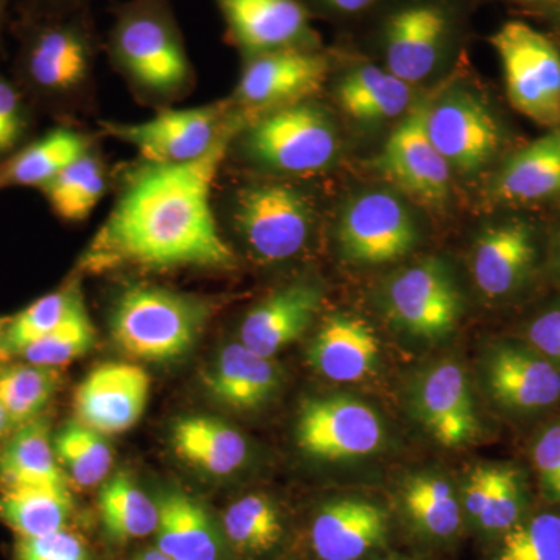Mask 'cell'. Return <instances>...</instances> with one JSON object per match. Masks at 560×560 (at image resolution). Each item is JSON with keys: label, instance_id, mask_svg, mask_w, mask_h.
Listing matches in <instances>:
<instances>
[{"label": "cell", "instance_id": "4dcf8cb0", "mask_svg": "<svg viewBox=\"0 0 560 560\" xmlns=\"http://www.w3.org/2000/svg\"><path fill=\"white\" fill-rule=\"evenodd\" d=\"M72 497L61 486H9L0 495V518L20 537H39L65 529Z\"/></svg>", "mask_w": 560, "mask_h": 560}, {"label": "cell", "instance_id": "8fae6325", "mask_svg": "<svg viewBox=\"0 0 560 560\" xmlns=\"http://www.w3.org/2000/svg\"><path fill=\"white\" fill-rule=\"evenodd\" d=\"M430 102H419L397 125L378 154L377 167L415 200L438 206L448 197L452 168L430 138Z\"/></svg>", "mask_w": 560, "mask_h": 560}, {"label": "cell", "instance_id": "f907efd6", "mask_svg": "<svg viewBox=\"0 0 560 560\" xmlns=\"http://www.w3.org/2000/svg\"><path fill=\"white\" fill-rule=\"evenodd\" d=\"M10 425L9 416L5 415V411H3V408L0 407V434L3 433V430L7 429V427Z\"/></svg>", "mask_w": 560, "mask_h": 560}, {"label": "cell", "instance_id": "681fc988", "mask_svg": "<svg viewBox=\"0 0 560 560\" xmlns=\"http://www.w3.org/2000/svg\"><path fill=\"white\" fill-rule=\"evenodd\" d=\"M508 2L521 3V5L536 7V9H544L550 5L555 0H508Z\"/></svg>", "mask_w": 560, "mask_h": 560}, {"label": "cell", "instance_id": "db71d44e", "mask_svg": "<svg viewBox=\"0 0 560 560\" xmlns=\"http://www.w3.org/2000/svg\"><path fill=\"white\" fill-rule=\"evenodd\" d=\"M2 329H3V319H0V338H2V334H3Z\"/></svg>", "mask_w": 560, "mask_h": 560}, {"label": "cell", "instance_id": "836d02e7", "mask_svg": "<svg viewBox=\"0 0 560 560\" xmlns=\"http://www.w3.org/2000/svg\"><path fill=\"white\" fill-rule=\"evenodd\" d=\"M404 504L411 521L429 536L447 539L460 525V508L451 482L434 475H418L404 488Z\"/></svg>", "mask_w": 560, "mask_h": 560}, {"label": "cell", "instance_id": "44dd1931", "mask_svg": "<svg viewBox=\"0 0 560 560\" xmlns=\"http://www.w3.org/2000/svg\"><path fill=\"white\" fill-rule=\"evenodd\" d=\"M388 514L360 499L324 504L312 525L313 551L320 560H359L388 537Z\"/></svg>", "mask_w": 560, "mask_h": 560}, {"label": "cell", "instance_id": "d4e9b609", "mask_svg": "<svg viewBox=\"0 0 560 560\" xmlns=\"http://www.w3.org/2000/svg\"><path fill=\"white\" fill-rule=\"evenodd\" d=\"M493 195L506 205L560 198V127L508 158L493 183Z\"/></svg>", "mask_w": 560, "mask_h": 560}, {"label": "cell", "instance_id": "7a4b0ae2", "mask_svg": "<svg viewBox=\"0 0 560 560\" xmlns=\"http://www.w3.org/2000/svg\"><path fill=\"white\" fill-rule=\"evenodd\" d=\"M210 313L212 305L201 298L132 283L114 301L110 337L131 359L167 363L190 352Z\"/></svg>", "mask_w": 560, "mask_h": 560}, {"label": "cell", "instance_id": "60d3db41", "mask_svg": "<svg viewBox=\"0 0 560 560\" xmlns=\"http://www.w3.org/2000/svg\"><path fill=\"white\" fill-rule=\"evenodd\" d=\"M523 486L521 475L511 467L497 466L495 478L490 488L485 510H482L478 523L482 529L499 530L511 529L517 525L523 511Z\"/></svg>", "mask_w": 560, "mask_h": 560}, {"label": "cell", "instance_id": "ba28073f", "mask_svg": "<svg viewBox=\"0 0 560 560\" xmlns=\"http://www.w3.org/2000/svg\"><path fill=\"white\" fill-rule=\"evenodd\" d=\"M386 308L401 330L436 341L455 330L463 315V296L447 265L427 259L389 280Z\"/></svg>", "mask_w": 560, "mask_h": 560}, {"label": "cell", "instance_id": "e575fe53", "mask_svg": "<svg viewBox=\"0 0 560 560\" xmlns=\"http://www.w3.org/2000/svg\"><path fill=\"white\" fill-rule=\"evenodd\" d=\"M55 455L62 470L81 488L101 485L113 466V451L98 431L80 420L69 422L54 441Z\"/></svg>", "mask_w": 560, "mask_h": 560}, {"label": "cell", "instance_id": "816d5d0a", "mask_svg": "<svg viewBox=\"0 0 560 560\" xmlns=\"http://www.w3.org/2000/svg\"><path fill=\"white\" fill-rule=\"evenodd\" d=\"M556 265H558V271L560 275V238L558 243V254H556Z\"/></svg>", "mask_w": 560, "mask_h": 560}, {"label": "cell", "instance_id": "c3c4849f", "mask_svg": "<svg viewBox=\"0 0 560 560\" xmlns=\"http://www.w3.org/2000/svg\"><path fill=\"white\" fill-rule=\"evenodd\" d=\"M136 560H172L168 558L167 555H164V552L158 550H149L145 552H142V555H139Z\"/></svg>", "mask_w": 560, "mask_h": 560}, {"label": "cell", "instance_id": "484cf974", "mask_svg": "<svg viewBox=\"0 0 560 560\" xmlns=\"http://www.w3.org/2000/svg\"><path fill=\"white\" fill-rule=\"evenodd\" d=\"M160 522L156 548L172 560H220L219 529L200 501L180 490H167L156 501Z\"/></svg>", "mask_w": 560, "mask_h": 560}, {"label": "cell", "instance_id": "5b68a950", "mask_svg": "<svg viewBox=\"0 0 560 560\" xmlns=\"http://www.w3.org/2000/svg\"><path fill=\"white\" fill-rule=\"evenodd\" d=\"M499 55L508 98L541 127H560V50L525 21H508L489 36Z\"/></svg>", "mask_w": 560, "mask_h": 560}, {"label": "cell", "instance_id": "4fadbf2b", "mask_svg": "<svg viewBox=\"0 0 560 560\" xmlns=\"http://www.w3.org/2000/svg\"><path fill=\"white\" fill-rule=\"evenodd\" d=\"M220 106L172 109L139 124H105L113 138L138 149L147 164H184L200 160L223 132Z\"/></svg>", "mask_w": 560, "mask_h": 560}, {"label": "cell", "instance_id": "83f0119b", "mask_svg": "<svg viewBox=\"0 0 560 560\" xmlns=\"http://www.w3.org/2000/svg\"><path fill=\"white\" fill-rule=\"evenodd\" d=\"M411 84L397 79L388 69L360 65L346 72L337 90L346 114L361 121L394 119L410 106Z\"/></svg>", "mask_w": 560, "mask_h": 560}, {"label": "cell", "instance_id": "74e56055", "mask_svg": "<svg viewBox=\"0 0 560 560\" xmlns=\"http://www.w3.org/2000/svg\"><path fill=\"white\" fill-rule=\"evenodd\" d=\"M81 302L83 300L75 289L55 291L39 298L10 320L0 338V348L20 355L28 345L57 329Z\"/></svg>", "mask_w": 560, "mask_h": 560}, {"label": "cell", "instance_id": "d590c367", "mask_svg": "<svg viewBox=\"0 0 560 560\" xmlns=\"http://www.w3.org/2000/svg\"><path fill=\"white\" fill-rule=\"evenodd\" d=\"M57 388L55 368L20 364L0 370V407L14 425L38 419Z\"/></svg>", "mask_w": 560, "mask_h": 560}, {"label": "cell", "instance_id": "e0dca14e", "mask_svg": "<svg viewBox=\"0 0 560 560\" xmlns=\"http://www.w3.org/2000/svg\"><path fill=\"white\" fill-rule=\"evenodd\" d=\"M412 408L434 441L448 448L460 447L478 436L480 422L475 410L466 372L455 363L436 364L419 378Z\"/></svg>", "mask_w": 560, "mask_h": 560}, {"label": "cell", "instance_id": "3957f363", "mask_svg": "<svg viewBox=\"0 0 560 560\" xmlns=\"http://www.w3.org/2000/svg\"><path fill=\"white\" fill-rule=\"evenodd\" d=\"M109 51L135 83L156 94H172L190 80L189 57L168 0L121 3Z\"/></svg>", "mask_w": 560, "mask_h": 560}, {"label": "cell", "instance_id": "d6a6232c", "mask_svg": "<svg viewBox=\"0 0 560 560\" xmlns=\"http://www.w3.org/2000/svg\"><path fill=\"white\" fill-rule=\"evenodd\" d=\"M40 189L57 215L69 221H81L91 215L105 195V172L101 161L86 153Z\"/></svg>", "mask_w": 560, "mask_h": 560}, {"label": "cell", "instance_id": "7dc6e473", "mask_svg": "<svg viewBox=\"0 0 560 560\" xmlns=\"http://www.w3.org/2000/svg\"><path fill=\"white\" fill-rule=\"evenodd\" d=\"M541 10L545 11L548 20H550L552 25L560 32V0H555L550 5L544 7Z\"/></svg>", "mask_w": 560, "mask_h": 560}, {"label": "cell", "instance_id": "8d00e7d4", "mask_svg": "<svg viewBox=\"0 0 560 560\" xmlns=\"http://www.w3.org/2000/svg\"><path fill=\"white\" fill-rule=\"evenodd\" d=\"M224 534L232 547L245 552H267L282 537V522L272 501L261 493H249L228 508Z\"/></svg>", "mask_w": 560, "mask_h": 560}, {"label": "cell", "instance_id": "7402d4cb", "mask_svg": "<svg viewBox=\"0 0 560 560\" xmlns=\"http://www.w3.org/2000/svg\"><path fill=\"white\" fill-rule=\"evenodd\" d=\"M493 399L512 410L533 411L560 399V371L536 350L500 346L488 363Z\"/></svg>", "mask_w": 560, "mask_h": 560}, {"label": "cell", "instance_id": "ee69618b", "mask_svg": "<svg viewBox=\"0 0 560 560\" xmlns=\"http://www.w3.org/2000/svg\"><path fill=\"white\" fill-rule=\"evenodd\" d=\"M22 128L20 97L7 81L0 80V153L9 151L20 140Z\"/></svg>", "mask_w": 560, "mask_h": 560}, {"label": "cell", "instance_id": "4316f807", "mask_svg": "<svg viewBox=\"0 0 560 560\" xmlns=\"http://www.w3.org/2000/svg\"><path fill=\"white\" fill-rule=\"evenodd\" d=\"M173 451L187 464L217 477L245 464L248 444L241 431L209 416H187L173 425Z\"/></svg>", "mask_w": 560, "mask_h": 560}, {"label": "cell", "instance_id": "603a6c76", "mask_svg": "<svg viewBox=\"0 0 560 560\" xmlns=\"http://www.w3.org/2000/svg\"><path fill=\"white\" fill-rule=\"evenodd\" d=\"M381 342L363 319L334 315L315 335L307 359L313 370L334 382H359L375 371Z\"/></svg>", "mask_w": 560, "mask_h": 560}, {"label": "cell", "instance_id": "7c38bea8", "mask_svg": "<svg viewBox=\"0 0 560 560\" xmlns=\"http://www.w3.org/2000/svg\"><path fill=\"white\" fill-rule=\"evenodd\" d=\"M228 38L246 57L283 49H318L304 0H213Z\"/></svg>", "mask_w": 560, "mask_h": 560}, {"label": "cell", "instance_id": "ffe728a7", "mask_svg": "<svg viewBox=\"0 0 560 560\" xmlns=\"http://www.w3.org/2000/svg\"><path fill=\"white\" fill-rule=\"evenodd\" d=\"M320 300V290L311 282L275 291L243 319L241 342L265 359H272L307 331L319 312Z\"/></svg>", "mask_w": 560, "mask_h": 560}, {"label": "cell", "instance_id": "7bdbcfd3", "mask_svg": "<svg viewBox=\"0 0 560 560\" xmlns=\"http://www.w3.org/2000/svg\"><path fill=\"white\" fill-rule=\"evenodd\" d=\"M533 460L545 493L560 503V422L540 434L533 448Z\"/></svg>", "mask_w": 560, "mask_h": 560}, {"label": "cell", "instance_id": "bcb514c9", "mask_svg": "<svg viewBox=\"0 0 560 560\" xmlns=\"http://www.w3.org/2000/svg\"><path fill=\"white\" fill-rule=\"evenodd\" d=\"M311 13L326 14L335 20H357L374 14L388 0H304Z\"/></svg>", "mask_w": 560, "mask_h": 560}, {"label": "cell", "instance_id": "f1b7e54d", "mask_svg": "<svg viewBox=\"0 0 560 560\" xmlns=\"http://www.w3.org/2000/svg\"><path fill=\"white\" fill-rule=\"evenodd\" d=\"M0 480L9 486H61L68 478L55 455L46 420L24 423L0 451Z\"/></svg>", "mask_w": 560, "mask_h": 560}, {"label": "cell", "instance_id": "ac0fdd59", "mask_svg": "<svg viewBox=\"0 0 560 560\" xmlns=\"http://www.w3.org/2000/svg\"><path fill=\"white\" fill-rule=\"evenodd\" d=\"M94 51V35L86 18L51 22L28 44V73L46 90L70 91L90 77Z\"/></svg>", "mask_w": 560, "mask_h": 560}, {"label": "cell", "instance_id": "8992f818", "mask_svg": "<svg viewBox=\"0 0 560 560\" xmlns=\"http://www.w3.org/2000/svg\"><path fill=\"white\" fill-rule=\"evenodd\" d=\"M243 149L264 167L302 175L329 167L340 140L323 109L311 103H293L250 125Z\"/></svg>", "mask_w": 560, "mask_h": 560}, {"label": "cell", "instance_id": "f6af8a7d", "mask_svg": "<svg viewBox=\"0 0 560 560\" xmlns=\"http://www.w3.org/2000/svg\"><path fill=\"white\" fill-rule=\"evenodd\" d=\"M528 340L545 359L560 361V307L545 312L530 323Z\"/></svg>", "mask_w": 560, "mask_h": 560}, {"label": "cell", "instance_id": "5bb4252c", "mask_svg": "<svg viewBox=\"0 0 560 560\" xmlns=\"http://www.w3.org/2000/svg\"><path fill=\"white\" fill-rule=\"evenodd\" d=\"M427 128L442 158L460 173L482 171L500 150L499 121L485 103L464 92L431 105Z\"/></svg>", "mask_w": 560, "mask_h": 560}, {"label": "cell", "instance_id": "30bf717a", "mask_svg": "<svg viewBox=\"0 0 560 560\" xmlns=\"http://www.w3.org/2000/svg\"><path fill=\"white\" fill-rule=\"evenodd\" d=\"M338 241L346 259L360 265H383L410 254L418 228L407 206L388 191H368L342 212Z\"/></svg>", "mask_w": 560, "mask_h": 560}, {"label": "cell", "instance_id": "52a82bcc", "mask_svg": "<svg viewBox=\"0 0 560 560\" xmlns=\"http://www.w3.org/2000/svg\"><path fill=\"white\" fill-rule=\"evenodd\" d=\"M232 220L257 259L282 261L304 249L313 228V208L293 187L253 184L238 190Z\"/></svg>", "mask_w": 560, "mask_h": 560}, {"label": "cell", "instance_id": "cb8c5ba5", "mask_svg": "<svg viewBox=\"0 0 560 560\" xmlns=\"http://www.w3.org/2000/svg\"><path fill=\"white\" fill-rule=\"evenodd\" d=\"M205 385L210 396L234 410L249 411L264 407L275 397L280 386V372L271 359L232 342L220 350Z\"/></svg>", "mask_w": 560, "mask_h": 560}, {"label": "cell", "instance_id": "1f68e13d", "mask_svg": "<svg viewBox=\"0 0 560 560\" xmlns=\"http://www.w3.org/2000/svg\"><path fill=\"white\" fill-rule=\"evenodd\" d=\"M98 506L106 533L113 539H142L156 533L160 522L158 503L136 485L127 471H117L103 481Z\"/></svg>", "mask_w": 560, "mask_h": 560}, {"label": "cell", "instance_id": "f35d334b", "mask_svg": "<svg viewBox=\"0 0 560 560\" xmlns=\"http://www.w3.org/2000/svg\"><path fill=\"white\" fill-rule=\"evenodd\" d=\"M94 340V327H92L86 308L81 302L79 307L70 313L57 329L28 345L20 355L31 364L57 368L90 352Z\"/></svg>", "mask_w": 560, "mask_h": 560}, {"label": "cell", "instance_id": "2e32d148", "mask_svg": "<svg viewBox=\"0 0 560 560\" xmlns=\"http://www.w3.org/2000/svg\"><path fill=\"white\" fill-rule=\"evenodd\" d=\"M150 397V377L135 363H105L92 370L75 390L81 423L101 434L130 430L142 418Z\"/></svg>", "mask_w": 560, "mask_h": 560}, {"label": "cell", "instance_id": "b9f144b4", "mask_svg": "<svg viewBox=\"0 0 560 560\" xmlns=\"http://www.w3.org/2000/svg\"><path fill=\"white\" fill-rule=\"evenodd\" d=\"M16 560H91L90 552L75 534L66 529L39 537H21Z\"/></svg>", "mask_w": 560, "mask_h": 560}, {"label": "cell", "instance_id": "6da1fadb", "mask_svg": "<svg viewBox=\"0 0 560 560\" xmlns=\"http://www.w3.org/2000/svg\"><path fill=\"white\" fill-rule=\"evenodd\" d=\"M224 128L200 160L147 164L132 176L80 259L88 275L139 268L228 270L235 254L221 237L210 197L234 138Z\"/></svg>", "mask_w": 560, "mask_h": 560}, {"label": "cell", "instance_id": "f5cc1de1", "mask_svg": "<svg viewBox=\"0 0 560 560\" xmlns=\"http://www.w3.org/2000/svg\"><path fill=\"white\" fill-rule=\"evenodd\" d=\"M62 3H69V5H77V3L86 2V0H61Z\"/></svg>", "mask_w": 560, "mask_h": 560}, {"label": "cell", "instance_id": "9a60e30c", "mask_svg": "<svg viewBox=\"0 0 560 560\" xmlns=\"http://www.w3.org/2000/svg\"><path fill=\"white\" fill-rule=\"evenodd\" d=\"M329 72V57L319 49H283L257 55L248 58L235 98L257 108H282L318 92Z\"/></svg>", "mask_w": 560, "mask_h": 560}, {"label": "cell", "instance_id": "ab89813d", "mask_svg": "<svg viewBox=\"0 0 560 560\" xmlns=\"http://www.w3.org/2000/svg\"><path fill=\"white\" fill-rule=\"evenodd\" d=\"M495 560H560V517L541 514L504 534Z\"/></svg>", "mask_w": 560, "mask_h": 560}, {"label": "cell", "instance_id": "11a10c76", "mask_svg": "<svg viewBox=\"0 0 560 560\" xmlns=\"http://www.w3.org/2000/svg\"><path fill=\"white\" fill-rule=\"evenodd\" d=\"M383 560H411V559L393 558V559H383Z\"/></svg>", "mask_w": 560, "mask_h": 560}, {"label": "cell", "instance_id": "277c9868", "mask_svg": "<svg viewBox=\"0 0 560 560\" xmlns=\"http://www.w3.org/2000/svg\"><path fill=\"white\" fill-rule=\"evenodd\" d=\"M460 9L458 0H388L374 13L385 69L408 84L429 79L458 43Z\"/></svg>", "mask_w": 560, "mask_h": 560}, {"label": "cell", "instance_id": "d6986e66", "mask_svg": "<svg viewBox=\"0 0 560 560\" xmlns=\"http://www.w3.org/2000/svg\"><path fill=\"white\" fill-rule=\"evenodd\" d=\"M537 259L533 228L523 220L489 228L475 246L471 272L485 296L499 300L521 289Z\"/></svg>", "mask_w": 560, "mask_h": 560}, {"label": "cell", "instance_id": "f546056e", "mask_svg": "<svg viewBox=\"0 0 560 560\" xmlns=\"http://www.w3.org/2000/svg\"><path fill=\"white\" fill-rule=\"evenodd\" d=\"M86 153V139L77 132L51 131L0 164V190L7 187H44Z\"/></svg>", "mask_w": 560, "mask_h": 560}, {"label": "cell", "instance_id": "9c48e42d", "mask_svg": "<svg viewBox=\"0 0 560 560\" xmlns=\"http://www.w3.org/2000/svg\"><path fill=\"white\" fill-rule=\"evenodd\" d=\"M381 416L349 396L319 397L302 405L296 420L301 451L323 460L363 458L382 447Z\"/></svg>", "mask_w": 560, "mask_h": 560}]
</instances>
